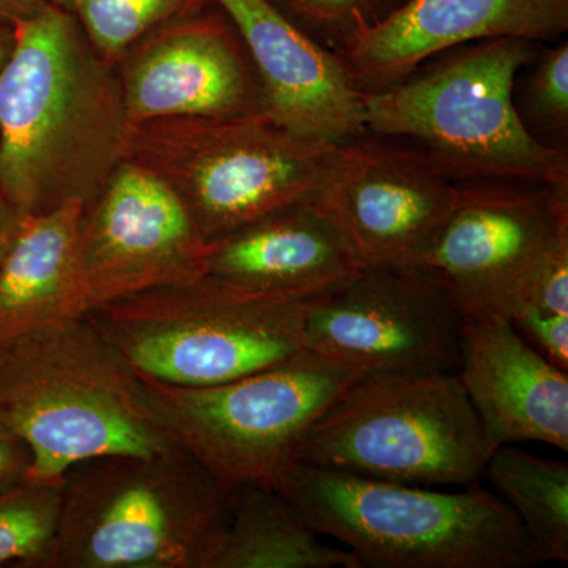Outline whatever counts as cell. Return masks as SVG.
Here are the masks:
<instances>
[{"mask_svg":"<svg viewBox=\"0 0 568 568\" xmlns=\"http://www.w3.org/2000/svg\"><path fill=\"white\" fill-rule=\"evenodd\" d=\"M13 33L0 70V194L24 216L85 205L132 140L118 69L52 2Z\"/></svg>","mask_w":568,"mask_h":568,"instance_id":"6da1fadb","label":"cell"},{"mask_svg":"<svg viewBox=\"0 0 568 568\" xmlns=\"http://www.w3.org/2000/svg\"><path fill=\"white\" fill-rule=\"evenodd\" d=\"M0 420L28 447L32 480H63L89 459L179 447L144 381L88 315L0 351Z\"/></svg>","mask_w":568,"mask_h":568,"instance_id":"7a4b0ae2","label":"cell"},{"mask_svg":"<svg viewBox=\"0 0 568 568\" xmlns=\"http://www.w3.org/2000/svg\"><path fill=\"white\" fill-rule=\"evenodd\" d=\"M537 41H474L435 55L395 84L364 93L366 132L413 145L457 183L568 186L567 149L541 142L515 108Z\"/></svg>","mask_w":568,"mask_h":568,"instance_id":"3957f363","label":"cell"},{"mask_svg":"<svg viewBox=\"0 0 568 568\" xmlns=\"http://www.w3.org/2000/svg\"><path fill=\"white\" fill-rule=\"evenodd\" d=\"M274 488L321 536L345 545L362 567L544 564L514 510L477 484L448 493L295 462Z\"/></svg>","mask_w":568,"mask_h":568,"instance_id":"277c9868","label":"cell"},{"mask_svg":"<svg viewBox=\"0 0 568 568\" xmlns=\"http://www.w3.org/2000/svg\"><path fill=\"white\" fill-rule=\"evenodd\" d=\"M227 491L183 448L111 455L63 477L47 568H209Z\"/></svg>","mask_w":568,"mask_h":568,"instance_id":"5b68a950","label":"cell"},{"mask_svg":"<svg viewBox=\"0 0 568 568\" xmlns=\"http://www.w3.org/2000/svg\"><path fill=\"white\" fill-rule=\"evenodd\" d=\"M454 372L366 373L302 437L295 462L417 487H470L493 454Z\"/></svg>","mask_w":568,"mask_h":568,"instance_id":"8992f818","label":"cell"},{"mask_svg":"<svg viewBox=\"0 0 568 568\" xmlns=\"http://www.w3.org/2000/svg\"><path fill=\"white\" fill-rule=\"evenodd\" d=\"M313 295L252 293L204 275L123 298L88 317L142 379L207 387L304 349Z\"/></svg>","mask_w":568,"mask_h":568,"instance_id":"52a82bcc","label":"cell"},{"mask_svg":"<svg viewBox=\"0 0 568 568\" xmlns=\"http://www.w3.org/2000/svg\"><path fill=\"white\" fill-rule=\"evenodd\" d=\"M334 145L298 136L261 111L145 123L126 159L173 189L209 244L310 203Z\"/></svg>","mask_w":568,"mask_h":568,"instance_id":"ba28073f","label":"cell"},{"mask_svg":"<svg viewBox=\"0 0 568 568\" xmlns=\"http://www.w3.org/2000/svg\"><path fill=\"white\" fill-rule=\"evenodd\" d=\"M362 373L310 349L230 383L179 387L144 381L178 446L226 491L274 488L302 437Z\"/></svg>","mask_w":568,"mask_h":568,"instance_id":"9c48e42d","label":"cell"},{"mask_svg":"<svg viewBox=\"0 0 568 568\" xmlns=\"http://www.w3.org/2000/svg\"><path fill=\"white\" fill-rule=\"evenodd\" d=\"M459 324L457 301L432 268L372 265L310 298L304 347L362 375L452 372Z\"/></svg>","mask_w":568,"mask_h":568,"instance_id":"30bf717a","label":"cell"},{"mask_svg":"<svg viewBox=\"0 0 568 568\" xmlns=\"http://www.w3.org/2000/svg\"><path fill=\"white\" fill-rule=\"evenodd\" d=\"M567 235L568 186L458 183L446 222L416 264L444 280L459 312L508 317Z\"/></svg>","mask_w":568,"mask_h":568,"instance_id":"8fae6325","label":"cell"},{"mask_svg":"<svg viewBox=\"0 0 568 568\" xmlns=\"http://www.w3.org/2000/svg\"><path fill=\"white\" fill-rule=\"evenodd\" d=\"M458 183L413 145L365 133L338 142L310 204L361 267L416 263L446 222Z\"/></svg>","mask_w":568,"mask_h":568,"instance_id":"7c38bea8","label":"cell"},{"mask_svg":"<svg viewBox=\"0 0 568 568\" xmlns=\"http://www.w3.org/2000/svg\"><path fill=\"white\" fill-rule=\"evenodd\" d=\"M89 313L205 275L207 241L166 182L125 159L82 209Z\"/></svg>","mask_w":568,"mask_h":568,"instance_id":"4fadbf2b","label":"cell"},{"mask_svg":"<svg viewBox=\"0 0 568 568\" xmlns=\"http://www.w3.org/2000/svg\"><path fill=\"white\" fill-rule=\"evenodd\" d=\"M115 69L132 132L164 119L264 111L245 41L215 3L153 29Z\"/></svg>","mask_w":568,"mask_h":568,"instance_id":"5bb4252c","label":"cell"},{"mask_svg":"<svg viewBox=\"0 0 568 568\" xmlns=\"http://www.w3.org/2000/svg\"><path fill=\"white\" fill-rule=\"evenodd\" d=\"M568 32V0H399L361 21L342 41V58L361 92L395 84L440 52L474 41H558Z\"/></svg>","mask_w":568,"mask_h":568,"instance_id":"9a60e30c","label":"cell"},{"mask_svg":"<svg viewBox=\"0 0 568 568\" xmlns=\"http://www.w3.org/2000/svg\"><path fill=\"white\" fill-rule=\"evenodd\" d=\"M231 18L264 95V111L306 140L338 144L366 132L364 92L342 58L268 0H212Z\"/></svg>","mask_w":568,"mask_h":568,"instance_id":"2e32d148","label":"cell"},{"mask_svg":"<svg viewBox=\"0 0 568 568\" xmlns=\"http://www.w3.org/2000/svg\"><path fill=\"white\" fill-rule=\"evenodd\" d=\"M459 372L489 446L544 443L568 450V375L507 316L462 313Z\"/></svg>","mask_w":568,"mask_h":568,"instance_id":"e0dca14e","label":"cell"},{"mask_svg":"<svg viewBox=\"0 0 568 568\" xmlns=\"http://www.w3.org/2000/svg\"><path fill=\"white\" fill-rule=\"evenodd\" d=\"M349 245L313 207L272 213L209 242L205 275L271 295H313L358 271Z\"/></svg>","mask_w":568,"mask_h":568,"instance_id":"ac0fdd59","label":"cell"},{"mask_svg":"<svg viewBox=\"0 0 568 568\" xmlns=\"http://www.w3.org/2000/svg\"><path fill=\"white\" fill-rule=\"evenodd\" d=\"M82 209L69 203L22 222L0 264V351L91 310L80 248Z\"/></svg>","mask_w":568,"mask_h":568,"instance_id":"d6986e66","label":"cell"},{"mask_svg":"<svg viewBox=\"0 0 568 568\" xmlns=\"http://www.w3.org/2000/svg\"><path fill=\"white\" fill-rule=\"evenodd\" d=\"M287 497L264 485L227 491V521L209 568H362L332 547Z\"/></svg>","mask_w":568,"mask_h":568,"instance_id":"ffe728a7","label":"cell"},{"mask_svg":"<svg viewBox=\"0 0 568 568\" xmlns=\"http://www.w3.org/2000/svg\"><path fill=\"white\" fill-rule=\"evenodd\" d=\"M484 476L506 497L544 562H567V463L500 446L489 457Z\"/></svg>","mask_w":568,"mask_h":568,"instance_id":"44dd1931","label":"cell"},{"mask_svg":"<svg viewBox=\"0 0 568 568\" xmlns=\"http://www.w3.org/2000/svg\"><path fill=\"white\" fill-rule=\"evenodd\" d=\"M80 26L93 50L118 67L153 29L211 6L212 0H50Z\"/></svg>","mask_w":568,"mask_h":568,"instance_id":"7402d4cb","label":"cell"},{"mask_svg":"<svg viewBox=\"0 0 568 568\" xmlns=\"http://www.w3.org/2000/svg\"><path fill=\"white\" fill-rule=\"evenodd\" d=\"M62 485L24 477L0 487V567L47 568L61 517Z\"/></svg>","mask_w":568,"mask_h":568,"instance_id":"603a6c76","label":"cell"},{"mask_svg":"<svg viewBox=\"0 0 568 568\" xmlns=\"http://www.w3.org/2000/svg\"><path fill=\"white\" fill-rule=\"evenodd\" d=\"M525 88L514 93L519 119L537 140L567 138L568 133V43L567 40L538 44L528 63ZM544 142V141H541Z\"/></svg>","mask_w":568,"mask_h":568,"instance_id":"cb8c5ba5","label":"cell"},{"mask_svg":"<svg viewBox=\"0 0 568 568\" xmlns=\"http://www.w3.org/2000/svg\"><path fill=\"white\" fill-rule=\"evenodd\" d=\"M325 47L336 50L355 24L383 17L399 0H268Z\"/></svg>","mask_w":568,"mask_h":568,"instance_id":"d4e9b609","label":"cell"},{"mask_svg":"<svg viewBox=\"0 0 568 568\" xmlns=\"http://www.w3.org/2000/svg\"><path fill=\"white\" fill-rule=\"evenodd\" d=\"M523 336H528L530 345L538 347L551 364L568 369V313L545 312L534 306L523 305L508 316Z\"/></svg>","mask_w":568,"mask_h":568,"instance_id":"484cf974","label":"cell"},{"mask_svg":"<svg viewBox=\"0 0 568 568\" xmlns=\"http://www.w3.org/2000/svg\"><path fill=\"white\" fill-rule=\"evenodd\" d=\"M523 305L545 312L568 313V235L552 246L537 268L518 304Z\"/></svg>","mask_w":568,"mask_h":568,"instance_id":"4316f807","label":"cell"},{"mask_svg":"<svg viewBox=\"0 0 568 568\" xmlns=\"http://www.w3.org/2000/svg\"><path fill=\"white\" fill-rule=\"evenodd\" d=\"M31 454L20 437L0 420V487L28 476Z\"/></svg>","mask_w":568,"mask_h":568,"instance_id":"83f0119b","label":"cell"},{"mask_svg":"<svg viewBox=\"0 0 568 568\" xmlns=\"http://www.w3.org/2000/svg\"><path fill=\"white\" fill-rule=\"evenodd\" d=\"M26 216L0 194V264L9 253Z\"/></svg>","mask_w":568,"mask_h":568,"instance_id":"f1b7e54d","label":"cell"},{"mask_svg":"<svg viewBox=\"0 0 568 568\" xmlns=\"http://www.w3.org/2000/svg\"><path fill=\"white\" fill-rule=\"evenodd\" d=\"M50 0H0V22L14 26L43 9Z\"/></svg>","mask_w":568,"mask_h":568,"instance_id":"f546056e","label":"cell"},{"mask_svg":"<svg viewBox=\"0 0 568 568\" xmlns=\"http://www.w3.org/2000/svg\"><path fill=\"white\" fill-rule=\"evenodd\" d=\"M13 26L0 22V70H2L7 59H9L11 48H13Z\"/></svg>","mask_w":568,"mask_h":568,"instance_id":"4dcf8cb0","label":"cell"}]
</instances>
